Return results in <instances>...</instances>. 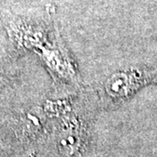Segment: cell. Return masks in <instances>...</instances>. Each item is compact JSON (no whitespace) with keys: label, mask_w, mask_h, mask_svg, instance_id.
<instances>
[{"label":"cell","mask_w":157,"mask_h":157,"mask_svg":"<svg viewBox=\"0 0 157 157\" xmlns=\"http://www.w3.org/2000/svg\"><path fill=\"white\" fill-rule=\"evenodd\" d=\"M157 83V70L155 68H130L113 73L104 81L103 92L113 102L129 99L143 86Z\"/></svg>","instance_id":"obj_1"},{"label":"cell","mask_w":157,"mask_h":157,"mask_svg":"<svg viewBox=\"0 0 157 157\" xmlns=\"http://www.w3.org/2000/svg\"><path fill=\"white\" fill-rule=\"evenodd\" d=\"M84 124L75 115L65 116L59 121L56 136V146L65 157H76L84 147L86 139Z\"/></svg>","instance_id":"obj_2"}]
</instances>
